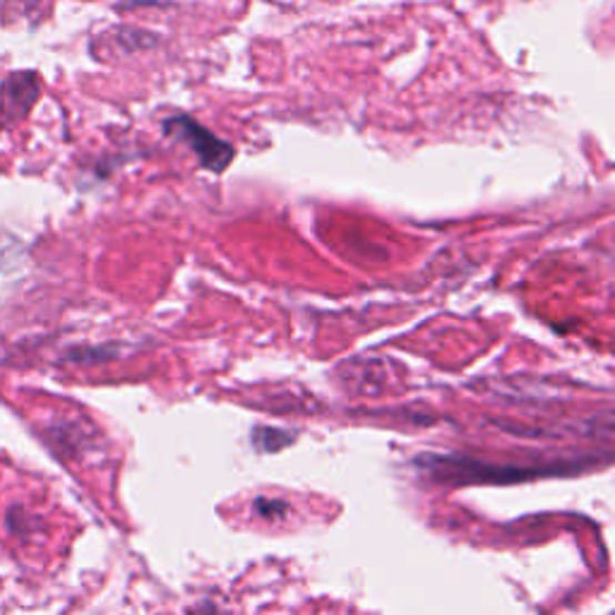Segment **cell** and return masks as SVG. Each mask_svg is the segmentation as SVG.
<instances>
[{
    "label": "cell",
    "instance_id": "1",
    "mask_svg": "<svg viewBox=\"0 0 615 615\" xmlns=\"http://www.w3.org/2000/svg\"><path fill=\"white\" fill-rule=\"evenodd\" d=\"M164 133L185 142L190 150L195 152L198 161L214 173H222L233 159V148L229 142L219 140L212 130L202 128L198 121L190 119V115H173V119L164 121Z\"/></svg>",
    "mask_w": 615,
    "mask_h": 615
},
{
    "label": "cell",
    "instance_id": "4",
    "mask_svg": "<svg viewBox=\"0 0 615 615\" xmlns=\"http://www.w3.org/2000/svg\"><path fill=\"white\" fill-rule=\"evenodd\" d=\"M190 615H216V611H214V606H210V604H204V606L195 608V611H193V613H190Z\"/></svg>",
    "mask_w": 615,
    "mask_h": 615
},
{
    "label": "cell",
    "instance_id": "2",
    "mask_svg": "<svg viewBox=\"0 0 615 615\" xmlns=\"http://www.w3.org/2000/svg\"><path fill=\"white\" fill-rule=\"evenodd\" d=\"M39 94L41 84L34 72H14L0 82V128L24 121Z\"/></svg>",
    "mask_w": 615,
    "mask_h": 615
},
{
    "label": "cell",
    "instance_id": "3",
    "mask_svg": "<svg viewBox=\"0 0 615 615\" xmlns=\"http://www.w3.org/2000/svg\"><path fill=\"white\" fill-rule=\"evenodd\" d=\"M255 507H258V512H262V515H265V517L274 515V512H284V510H286L284 503H265V497H262V501H260Z\"/></svg>",
    "mask_w": 615,
    "mask_h": 615
}]
</instances>
